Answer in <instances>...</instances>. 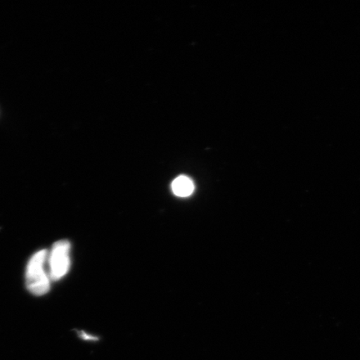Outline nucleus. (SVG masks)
I'll return each mask as SVG.
<instances>
[{"label":"nucleus","instance_id":"nucleus-1","mask_svg":"<svg viewBox=\"0 0 360 360\" xmlns=\"http://www.w3.org/2000/svg\"><path fill=\"white\" fill-rule=\"evenodd\" d=\"M49 252L42 250L35 253L29 260L26 269L27 288L34 295L41 296L51 289V277L45 269L48 264Z\"/></svg>","mask_w":360,"mask_h":360},{"label":"nucleus","instance_id":"nucleus-2","mask_svg":"<svg viewBox=\"0 0 360 360\" xmlns=\"http://www.w3.org/2000/svg\"><path fill=\"white\" fill-rule=\"evenodd\" d=\"M70 250V243L68 240H60L53 245L48 255L49 274L51 281H60L69 272Z\"/></svg>","mask_w":360,"mask_h":360},{"label":"nucleus","instance_id":"nucleus-3","mask_svg":"<svg viewBox=\"0 0 360 360\" xmlns=\"http://www.w3.org/2000/svg\"><path fill=\"white\" fill-rule=\"evenodd\" d=\"M172 190L175 195L179 197L190 196L195 191V186L190 178L179 176L174 180Z\"/></svg>","mask_w":360,"mask_h":360}]
</instances>
